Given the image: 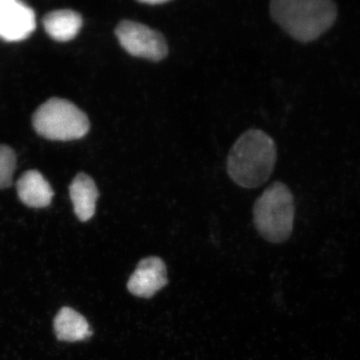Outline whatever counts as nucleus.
<instances>
[{
	"instance_id": "nucleus-1",
	"label": "nucleus",
	"mask_w": 360,
	"mask_h": 360,
	"mask_svg": "<svg viewBox=\"0 0 360 360\" xmlns=\"http://www.w3.org/2000/svg\"><path fill=\"white\" fill-rule=\"evenodd\" d=\"M277 148L274 139L260 129H250L234 142L227 172L238 186L255 188L264 184L274 172Z\"/></svg>"
},
{
	"instance_id": "nucleus-2",
	"label": "nucleus",
	"mask_w": 360,
	"mask_h": 360,
	"mask_svg": "<svg viewBox=\"0 0 360 360\" xmlns=\"http://www.w3.org/2000/svg\"><path fill=\"white\" fill-rule=\"evenodd\" d=\"M270 15L290 37L302 44L314 41L338 20L333 0H274Z\"/></svg>"
},
{
	"instance_id": "nucleus-3",
	"label": "nucleus",
	"mask_w": 360,
	"mask_h": 360,
	"mask_svg": "<svg viewBox=\"0 0 360 360\" xmlns=\"http://www.w3.org/2000/svg\"><path fill=\"white\" fill-rule=\"evenodd\" d=\"M295 217V198L290 187L281 181L267 187L253 207L255 227L272 243H283L290 238Z\"/></svg>"
},
{
	"instance_id": "nucleus-4",
	"label": "nucleus",
	"mask_w": 360,
	"mask_h": 360,
	"mask_svg": "<svg viewBox=\"0 0 360 360\" xmlns=\"http://www.w3.org/2000/svg\"><path fill=\"white\" fill-rule=\"evenodd\" d=\"M35 131L51 141L82 139L89 131V120L84 111L65 99L51 98L40 105L32 118Z\"/></svg>"
},
{
	"instance_id": "nucleus-5",
	"label": "nucleus",
	"mask_w": 360,
	"mask_h": 360,
	"mask_svg": "<svg viewBox=\"0 0 360 360\" xmlns=\"http://www.w3.org/2000/svg\"><path fill=\"white\" fill-rule=\"evenodd\" d=\"M118 42L130 56L158 63L167 58L168 46L162 33L132 20H122L115 28Z\"/></svg>"
},
{
	"instance_id": "nucleus-6",
	"label": "nucleus",
	"mask_w": 360,
	"mask_h": 360,
	"mask_svg": "<svg viewBox=\"0 0 360 360\" xmlns=\"http://www.w3.org/2000/svg\"><path fill=\"white\" fill-rule=\"evenodd\" d=\"M37 21L30 6L18 0H0V37L20 41L34 32Z\"/></svg>"
},
{
	"instance_id": "nucleus-7",
	"label": "nucleus",
	"mask_w": 360,
	"mask_h": 360,
	"mask_svg": "<svg viewBox=\"0 0 360 360\" xmlns=\"http://www.w3.org/2000/svg\"><path fill=\"white\" fill-rule=\"evenodd\" d=\"M168 283L167 266L160 258H144L130 276L127 288L137 297L150 298Z\"/></svg>"
},
{
	"instance_id": "nucleus-8",
	"label": "nucleus",
	"mask_w": 360,
	"mask_h": 360,
	"mask_svg": "<svg viewBox=\"0 0 360 360\" xmlns=\"http://www.w3.org/2000/svg\"><path fill=\"white\" fill-rule=\"evenodd\" d=\"M71 201L80 221H89L94 217L98 198V189L94 180L85 174H78L70 186Z\"/></svg>"
},
{
	"instance_id": "nucleus-9",
	"label": "nucleus",
	"mask_w": 360,
	"mask_h": 360,
	"mask_svg": "<svg viewBox=\"0 0 360 360\" xmlns=\"http://www.w3.org/2000/svg\"><path fill=\"white\" fill-rule=\"evenodd\" d=\"M18 193L25 205L33 208L46 207L53 198L51 184L37 170L21 175L18 181Z\"/></svg>"
},
{
	"instance_id": "nucleus-10",
	"label": "nucleus",
	"mask_w": 360,
	"mask_h": 360,
	"mask_svg": "<svg viewBox=\"0 0 360 360\" xmlns=\"http://www.w3.org/2000/svg\"><path fill=\"white\" fill-rule=\"evenodd\" d=\"M54 331L59 340L68 342L85 340L92 335L86 319L70 307L59 310L54 319Z\"/></svg>"
},
{
	"instance_id": "nucleus-11",
	"label": "nucleus",
	"mask_w": 360,
	"mask_h": 360,
	"mask_svg": "<svg viewBox=\"0 0 360 360\" xmlns=\"http://www.w3.org/2000/svg\"><path fill=\"white\" fill-rule=\"evenodd\" d=\"M45 30L49 37L58 41H68L75 39L82 27L80 14L73 11H56L45 15Z\"/></svg>"
},
{
	"instance_id": "nucleus-12",
	"label": "nucleus",
	"mask_w": 360,
	"mask_h": 360,
	"mask_svg": "<svg viewBox=\"0 0 360 360\" xmlns=\"http://www.w3.org/2000/svg\"><path fill=\"white\" fill-rule=\"evenodd\" d=\"M16 158L8 146H0V188H6L13 184Z\"/></svg>"
},
{
	"instance_id": "nucleus-13",
	"label": "nucleus",
	"mask_w": 360,
	"mask_h": 360,
	"mask_svg": "<svg viewBox=\"0 0 360 360\" xmlns=\"http://www.w3.org/2000/svg\"><path fill=\"white\" fill-rule=\"evenodd\" d=\"M139 4H148V6H161L167 4V0H139Z\"/></svg>"
}]
</instances>
